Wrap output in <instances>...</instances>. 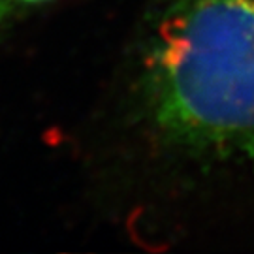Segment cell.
I'll list each match as a JSON object with an SVG mask.
<instances>
[{
    "label": "cell",
    "instance_id": "7a4b0ae2",
    "mask_svg": "<svg viewBox=\"0 0 254 254\" xmlns=\"http://www.w3.org/2000/svg\"><path fill=\"white\" fill-rule=\"evenodd\" d=\"M19 11H23V9L15 4V0H0V25Z\"/></svg>",
    "mask_w": 254,
    "mask_h": 254
},
{
    "label": "cell",
    "instance_id": "6da1fadb",
    "mask_svg": "<svg viewBox=\"0 0 254 254\" xmlns=\"http://www.w3.org/2000/svg\"><path fill=\"white\" fill-rule=\"evenodd\" d=\"M94 137L134 245L254 251V0H139Z\"/></svg>",
    "mask_w": 254,
    "mask_h": 254
}]
</instances>
